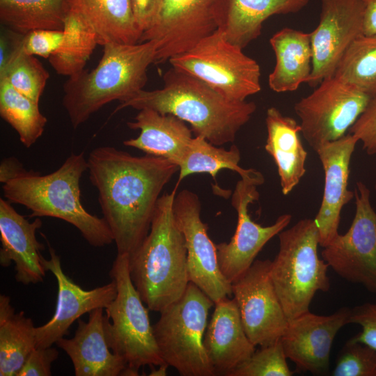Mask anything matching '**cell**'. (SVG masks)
Masks as SVG:
<instances>
[{
    "mask_svg": "<svg viewBox=\"0 0 376 376\" xmlns=\"http://www.w3.org/2000/svg\"><path fill=\"white\" fill-rule=\"evenodd\" d=\"M162 1L163 0H130L134 21L141 35L155 23Z\"/></svg>",
    "mask_w": 376,
    "mask_h": 376,
    "instance_id": "cell-41",
    "label": "cell"
},
{
    "mask_svg": "<svg viewBox=\"0 0 376 376\" xmlns=\"http://www.w3.org/2000/svg\"><path fill=\"white\" fill-rule=\"evenodd\" d=\"M103 309L91 311L87 322L78 319L75 336L63 337L55 343L70 357L76 376H118L127 368L125 360L109 347Z\"/></svg>",
    "mask_w": 376,
    "mask_h": 376,
    "instance_id": "cell-22",
    "label": "cell"
},
{
    "mask_svg": "<svg viewBox=\"0 0 376 376\" xmlns=\"http://www.w3.org/2000/svg\"><path fill=\"white\" fill-rule=\"evenodd\" d=\"M354 192L355 214L350 228L323 247L321 254L343 279L376 293V212L363 182H357Z\"/></svg>",
    "mask_w": 376,
    "mask_h": 376,
    "instance_id": "cell-11",
    "label": "cell"
},
{
    "mask_svg": "<svg viewBox=\"0 0 376 376\" xmlns=\"http://www.w3.org/2000/svg\"><path fill=\"white\" fill-rule=\"evenodd\" d=\"M163 81L162 88L139 91L120 102L114 112L131 107L173 114L188 123L195 136L219 146L233 142L256 110L255 102L229 100L201 79L172 66Z\"/></svg>",
    "mask_w": 376,
    "mask_h": 376,
    "instance_id": "cell-2",
    "label": "cell"
},
{
    "mask_svg": "<svg viewBox=\"0 0 376 376\" xmlns=\"http://www.w3.org/2000/svg\"><path fill=\"white\" fill-rule=\"evenodd\" d=\"M276 63L269 74V88L276 93L296 91L307 83L312 71L313 53L310 33L283 28L269 40Z\"/></svg>",
    "mask_w": 376,
    "mask_h": 376,
    "instance_id": "cell-27",
    "label": "cell"
},
{
    "mask_svg": "<svg viewBox=\"0 0 376 376\" xmlns=\"http://www.w3.org/2000/svg\"><path fill=\"white\" fill-rule=\"evenodd\" d=\"M0 77L5 78L16 91L38 103L49 74L34 56L22 52L18 41L7 56L1 58Z\"/></svg>",
    "mask_w": 376,
    "mask_h": 376,
    "instance_id": "cell-34",
    "label": "cell"
},
{
    "mask_svg": "<svg viewBox=\"0 0 376 376\" xmlns=\"http://www.w3.org/2000/svg\"><path fill=\"white\" fill-rule=\"evenodd\" d=\"M67 13L87 24L98 45L136 44L141 33L135 25L130 0H65Z\"/></svg>",
    "mask_w": 376,
    "mask_h": 376,
    "instance_id": "cell-26",
    "label": "cell"
},
{
    "mask_svg": "<svg viewBox=\"0 0 376 376\" xmlns=\"http://www.w3.org/2000/svg\"><path fill=\"white\" fill-rule=\"evenodd\" d=\"M117 295L104 309V330L109 348L127 363L124 376L139 375L141 367L164 362L157 346L148 309L133 284L129 255L117 254L109 272Z\"/></svg>",
    "mask_w": 376,
    "mask_h": 376,
    "instance_id": "cell-7",
    "label": "cell"
},
{
    "mask_svg": "<svg viewBox=\"0 0 376 376\" xmlns=\"http://www.w3.org/2000/svg\"><path fill=\"white\" fill-rule=\"evenodd\" d=\"M36 328L24 311L15 312L9 296L0 295V376H17L36 347Z\"/></svg>",
    "mask_w": 376,
    "mask_h": 376,
    "instance_id": "cell-28",
    "label": "cell"
},
{
    "mask_svg": "<svg viewBox=\"0 0 376 376\" xmlns=\"http://www.w3.org/2000/svg\"><path fill=\"white\" fill-rule=\"evenodd\" d=\"M52 346L36 347L28 356L17 376H50L52 363L58 357Z\"/></svg>",
    "mask_w": 376,
    "mask_h": 376,
    "instance_id": "cell-40",
    "label": "cell"
},
{
    "mask_svg": "<svg viewBox=\"0 0 376 376\" xmlns=\"http://www.w3.org/2000/svg\"><path fill=\"white\" fill-rule=\"evenodd\" d=\"M203 343L214 375L229 376L255 352L234 298L226 297L214 304Z\"/></svg>",
    "mask_w": 376,
    "mask_h": 376,
    "instance_id": "cell-21",
    "label": "cell"
},
{
    "mask_svg": "<svg viewBox=\"0 0 376 376\" xmlns=\"http://www.w3.org/2000/svg\"><path fill=\"white\" fill-rule=\"evenodd\" d=\"M351 308L342 307L329 315L310 311L288 321L281 337L287 359L292 361L297 372L314 375L329 373L331 348L338 331L349 324Z\"/></svg>",
    "mask_w": 376,
    "mask_h": 376,
    "instance_id": "cell-17",
    "label": "cell"
},
{
    "mask_svg": "<svg viewBox=\"0 0 376 376\" xmlns=\"http://www.w3.org/2000/svg\"><path fill=\"white\" fill-rule=\"evenodd\" d=\"M220 1L163 0L155 23L139 42H156L155 63L189 51L218 29Z\"/></svg>",
    "mask_w": 376,
    "mask_h": 376,
    "instance_id": "cell-12",
    "label": "cell"
},
{
    "mask_svg": "<svg viewBox=\"0 0 376 376\" xmlns=\"http://www.w3.org/2000/svg\"><path fill=\"white\" fill-rule=\"evenodd\" d=\"M28 172L23 164L15 157L3 159L0 164V182L3 185Z\"/></svg>",
    "mask_w": 376,
    "mask_h": 376,
    "instance_id": "cell-42",
    "label": "cell"
},
{
    "mask_svg": "<svg viewBox=\"0 0 376 376\" xmlns=\"http://www.w3.org/2000/svg\"><path fill=\"white\" fill-rule=\"evenodd\" d=\"M42 224L38 217L29 221L10 202L0 198V264L6 267L14 263L15 279L24 285L42 282L45 276L40 253L44 246L36 238Z\"/></svg>",
    "mask_w": 376,
    "mask_h": 376,
    "instance_id": "cell-20",
    "label": "cell"
},
{
    "mask_svg": "<svg viewBox=\"0 0 376 376\" xmlns=\"http://www.w3.org/2000/svg\"><path fill=\"white\" fill-rule=\"evenodd\" d=\"M265 123L267 136L265 149L276 165L281 191L288 195L306 173L307 152L300 138L301 126L274 107L267 110Z\"/></svg>",
    "mask_w": 376,
    "mask_h": 376,
    "instance_id": "cell-25",
    "label": "cell"
},
{
    "mask_svg": "<svg viewBox=\"0 0 376 376\" xmlns=\"http://www.w3.org/2000/svg\"><path fill=\"white\" fill-rule=\"evenodd\" d=\"M177 187L159 197L148 234L129 255L131 280L147 308L161 312L189 283L185 240L173 214Z\"/></svg>",
    "mask_w": 376,
    "mask_h": 376,
    "instance_id": "cell-3",
    "label": "cell"
},
{
    "mask_svg": "<svg viewBox=\"0 0 376 376\" xmlns=\"http://www.w3.org/2000/svg\"><path fill=\"white\" fill-rule=\"evenodd\" d=\"M335 77L369 95H376V36H361L347 48Z\"/></svg>",
    "mask_w": 376,
    "mask_h": 376,
    "instance_id": "cell-33",
    "label": "cell"
},
{
    "mask_svg": "<svg viewBox=\"0 0 376 376\" xmlns=\"http://www.w3.org/2000/svg\"><path fill=\"white\" fill-rule=\"evenodd\" d=\"M173 209L185 240L189 282L197 285L214 304L232 295L231 283L219 269L216 244L207 234V224L201 219L198 195L188 189L182 190L175 194Z\"/></svg>",
    "mask_w": 376,
    "mask_h": 376,
    "instance_id": "cell-14",
    "label": "cell"
},
{
    "mask_svg": "<svg viewBox=\"0 0 376 376\" xmlns=\"http://www.w3.org/2000/svg\"><path fill=\"white\" fill-rule=\"evenodd\" d=\"M127 125L132 130H139L140 133L136 138L124 141L125 146L166 159L178 166L193 138L192 131L185 121L150 109L139 110L134 120Z\"/></svg>",
    "mask_w": 376,
    "mask_h": 376,
    "instance_id": "cell-23",
    "label": "cell"
},
{
    "mask_svg": "<svg viewBox=\"0 0 376 376\" xmlns=\"http://www.w3.org/2000/svg\"><path fill=\"white\" fill-rule=\"evenodd\" d=\"M86 171L84 152L71 154L51 173L28 171L3 185V196L10 203L26 207L31 217H54L72 224L93 246L109 245L113 237L106 221L89 213L81 202L80 180Z\"/></svg>",
    "mask_w": 376,
    "mask_h": 376,
    "instance_id": "cell-5",
    "label": "cell"
},
{
    "mask_svg": "<svg viewBox=\"0 0 376 376\" xmlns=\"http://www.w3.org/2000/svg\"><path fill=\"white\" fill-rule=\"evenodd\" d=\"M91 183L118 254H132L149 233L157 203L179 166L166 159L134 156L111 146L87 159Z\"/></svg>",
    "mask_w": 376,
    "mask_h": 376,
    "instance_id": "cell-1",
    "label": "cell"
},
{
    "mask_svg": "<svg viewBox=\"0 0 376 376\" xmlns=\"http://www.w3.org/2000/svg\"><path fill=\"white\" fill-rule=\"evenodd\" d=\"M169 61L172 67L201 79L233 101H244L261 89L258 63L228 41L219 29Z\"/></svg>",
    "mask_w": 376,
    "mask_h": 376,
    "instance_id": "cell-9",
    "label": "cell"
},
{
    "mask_svg": "<svg viewBox=\"0 0 376 376\" xmlns=\"http://www.w3.org/2000/svg\"><path fill=\"white\" fill-rule=\"evenodd\" d=\"M97 65L69 77L63 105L76 129L105 104L123 102L144 87L149 65L155 63L154 40L136 44L107 43Z\"/></svg>",
    "mask_w": 376,
    "mask_h": 376,
    "instance_id": "cell-4",
    "label": "cell"
},
{
    "mask_svg": "<svg viewBox=\"0 0 376 376\" xmlns=\"http://www.w3.org/2000/svg\"><path fill=\"white\" fill-rule=\"evenodd\" d=\"M371 97L335 77L325 78L295 103L301 134L316 151L345 135L366 109Z\"/></svg>",
    "mask_w": 376,
    "mask_h": 376,
    "instance_id": "cell-10",
    "label": "cell"
},
{
    "mask_svg": "<svg viewBox=\"0 0 376 376\" xmlns=\"http://www.w3.org/2000/svg\"><path fill=\"white\" fill-rule=\"evenodd\" d=\"M358 142L349 133L324 143L315 151L324 173L322 202L314 218L320 246H327L339 234L342 209L354 197L347 184L351 158Z\"/></svg>",
    "mask_w": 376,
    "mask_h": 376,
    "instance_id": "cell-19",
    "label": "cell"
},
{
    "mask_svg": "<svg viewBox=\"0 0 376 376\" xmlns=\"http://www.w3.org/2000/svg\"><path fill=\"white\" fill-rule=\"evenodd\" d=\"M240 151L235 145L229 150L219 148L202 136L191 140L185 155L179 165V175L175 187L187 176L194 173H208L216 181L221 169H229L238 173L242 179L251 181L258 186L265 178L258 171L240 166Z\"/></svg>",
    "mask_w": 376,
    "mask_h": 376,
    "instance_id": "cell-29",
    "label": "cell"
},
{
    "mask_svg": "<svg viewBox=\"0 0 376 376\" xmlns=\"http://www.w3.org/2000/svg\"><path fill=\"white\" fill-rule=\"evenodd\" d=\"M22 36L19 45L24 53L49 58L60 47L63 31L37 29Z\"/></svg>",
    "mask_w": 376,
    "mask_h": 376,
    "instance_id": "cell-37",
    "label": "cell"
},
{
    "mask_svg": "<svg viewBox=\"0 0 376 376\" xmlns=\"http://www.w3.org/2000/svg\"><path fill=\"white\" fill-rule=\"evenodd\" d=\"M169 366L166 363L159 365L157 368H151L149 374L150 376H166L167 374V368Z\"/></svg>",
    "mask_w": 376,
    "mask_h": 376,
    "instance_id": "cell-44",
    "label": "cell"
},
{
    "mask_svg": "<svg viewBox=\"0 0 376 376\" xmlns=\"http://www.w3.org/2000/svg\"><path fill=\"white\" fill-rule=\"evenodd\" d=\"M214 301L189 282L183 295L160 312L152 326L165 363L182 376H214L203 340Z\"/></svg>",
    "mask_w": 376,
    "mask_h": 376,
    "instance_id": "cell-8",
    "label": "cell"
},
{
    "mask_svg": "<svg viewBox=\"0 0 376 376\" xmlns=\"http://www.w3.org/2000/svg\"><path fill=\"white\" fill-rule=\"evenodd\" d=\"M349 324L361 327V331L352 338L376 350V302H366L351 308Z\"/></svg>",
    "mask_w": 376,
    "mask_h": 376,
    "instance_id": "cell-39",
    "label": "cell"
},
{
    "mask_svg": "<svg viewBox=\"0 0 376 376\" xmlns=\"http://www.w3.org/2000/svg\"><path fill=\"white\" fill-rule=\"evenodd\" d=\"M49 259L42 258L46 271L55 276L58 284L56 306L54 315L45 324L36 328V347H48L68 334L73 322L87 313L105 308L116 298L114 281L91 290H85L74 283L63 272L60 256L49 246Z\"/></svg>",
    "mask_w": 376,
    "mask_h": 376,
    "instance_id": "cell-18",
    "label": "cell"
},
{
    "mask_svg": "<svg viewBox=\"0 0 376 376\" xmlns=\"http://www.w3.org/2000/svg\"><path fill=\"white\" fill-rule=\"evenodd\" d=\"M334 376H376V350L352 338L341 349Z\"/></svg>",
    "mask_w": 376,
    "mask_h": 376,
    "instance_id": "cell-36",
    "label": "cell"
},
{
    "mask_svg": "<svg viewBox=\"0 0 376 376\" xmlns=\"http://www.w3.org/2000/svg\"><path fill=\"white\" fill-rule=\"evenodd\" d=\"M270 263L268 259L256 260L231 283L244 329L254 346L279 340L288 324L270 278Z\"/></svg>",
    "mask_w": 376,
    "mask_h": 376,
    "instance_id": "cell-13",
    "label": "cell"
},
{
    "mask_svg": "<svg viewBox=\"0 0 376 376\" xmlns=\"http://www.w3.org/2000/svg\"><path fill=\"white\" fill-rule=\"evenodd\" d=\"M363 4V33L376 36V0H361Z\"/></svg>",
    "mask_w": 376,
    "mask_h": 376,
    "instance_id": "cell-43",
    "label": "cell"
},
{
    "mask_svg": "<svg viewBox=\"0 0 376 376\" xmlns=\"http://www.w3.org/2000/svg\"><path fill=\"white\" fill-rule=\"evenodd\" d=\"M287 357L281 339L260 347L245 361L235 368L229 376H291Z\"/></svg>",
    "mask_w": 376,
    "mask_h": 376,
    "instance_id": "cell-35",
    "label": "cell"
},
{
    "mask_svg": "<svg viewBox=\"0 0 376 376\" xmlns=\"http://www.w3.org/2000/svg\"><path fill=\"white\" fill-rule=\"evenodd\" d=\"M310 0H221L218 29L242 49L261 34L263 22L274 15L295 13Z\"/></svg>",
    "mask_w": 376,
    "mask_h": 376,
    "instance_id": "cell-24",
    "label": "cell"
},
{
    "mask_svg": "<svg viewBox=\"0 0 376 376\" xmlns=\"http://www.w3.org/2000/svg\"><path fill=\"white\" fill-rule=\"evenodd\" d=\"M258 186L242 178L237 182L231 198V205L237 214L235 233L229 242L216 244L219 269L230 283L249 269L264 246L284 230L292 219L291 214H284L267 226L253 221L249 207L259 199Z\"/></svg>",
    "mask_w": 376,
    "mask_h": 376,
    "instance_id": "cell-15",
    "label": "cell"
},
{
    "mask_svg": "<svg viewBox=\"0 0 376 376\" xmlns=\"http://www.w3.org/2000/svg\"><path fill=\"white\" fill-rule=\"evenodd\" d=\"M0 115L26 148L38 140L47 122L38 103L16 91L3 77H0Z\"/></svg>",
    "mask_w": 376,
    "mask_h": 376,
    "instance_id": "cell-32",
    "label": "cell"
},
{
    "mask_svg": "<svg viewBox=\"0 0 376 376\" xmlns=\"http://www.w3.org/2000/svg\"><path fill=\"white\" fill-rule=\"evenodd\" d=\"M349 133L362 143L363 149L368 155L376 154V95L371 97Z\"/></svg>",
    "mask_w": 376,
    "mask_h": 376,
    "instance_id": "cell-38",
    "label": "cell"
},
{
    "mask_svg": "<svg viewBox=\"0 0 376 376\" xmlns=\"http://www.w3.org/2000/svg\"><path fill=\"white\" fill-rule=\"evenodd\" d=\"M65 0H0V20L14 33L63 31Z\"/></svg>",
    "mask_w": 376,
    "mask_h": 376,
    "instance_id": "cell-30",
    "label": "cell"
},
{
    "mask_svg": "<svg viewBox=\"0 0 376 376\" xmlns=\"http://www.w3.org/2000/svg\"><path fill=\"white\" fill-rule=\"evenodd\" d=\"M279 249L269 275L285 314L290 320L310 311L318 291L330 288L328 263L319 258V233L314 219H303L279 234Z\"/></svg>",
    "mask_w": 376,
    "mask_h": 376,
    "instance_id": "cell-6",
    "label": "cell"
},
{
    "mask_svg": "<svg viewBox=\"0 0 376 376\" xmlns=\"http://www.w3.org/2000/svg\"><path fill=\"white\" fill-rule=\"evenodd\" d=\"M97 45L95 31L77 16L67 13L63 41L48 58L49 63L57 74L72 77L84 70Z\"/></svg>",
    "mask_w": 376,
    "mask_h": 376,
    "instance_id": "cell-31",
    "label": "cell"
},
{
    "mask_svg": "<svg viewBox=\"0 0 376 376\" xmlns=\"http://www.w3.org/2000/svg\"><path fill=\"white\" fill-rule=\"evenodd\" d=\"M375 190H376V178H375Z\"/></svg>",
    "mask_w": 376,
    "mask_h": 376,
    "instance_id": "cell-45",
    "label": "cell"
},
{
    "mask_svg": "<svg viewBox=\"0 0 376 376\" xmlns=\"http://www.w3.org/2000/svg\"><path fill=\"white\" fill-rule=\"evenodd\" d=\"M320 22L310 33L312 71L307 84L313 88L334 76L342 56L363 33L361 0H320Z\"/></svg>",
    "mask_w": 376,
    "mask_h": 376,
    "instance_id": "cell-16",
    "label": "cell"
}]
</instances>
